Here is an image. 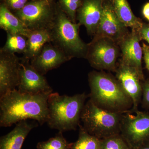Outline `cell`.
Listing matches in <instances>:
<instances>
[{
  "label": "cell",
  "instance_id": "cell-12",
  "mask_svg": "<svg viewBox=\"0 0 149 149\" xmlns=\"http://www.w3.org/2000/svg\"><path fill=\"white\" fill-rule=\"evenodd\" d=\"M115 72L116 77L133 102L131 111H137L143 93L141 78L138 72L121 60L118 66L117 65Z\"/></svg>",
  "mask_w": 149,
  "mask_h": 149
},
{
  "label": "cell",
  "instance_id": "cell-19",
  "mask_svg": "<svg viewBox=\"0 0 149 149\" xmlns=\"http://www.w3.org/2000/svg\"><path fill=\"white\" fill-rule=\"evenodd\" d=\"M111 3L118 17L126 27L140 30L143 23L134 15L127 0H112Z\"/></svg>",
  "mask_w": 149,
  "mask_h": 149
},
{
  "label": "cell",
  "instance_id": "cell-15",
  "mask_svg": "<svg viewBox=\"0 0 149 149\" xmlns=\"http://www.w3.org/2000/svg\"><path fill=\"white\" fill-rule=\"evenodd\" d=\"M104 0H83L77 10L76 19L89 35L95 36L100 22Z\"/></svg>",
  "mask_w": 149,
  "mask_h": 149
},
{
  "label": "cell",
  "instance_id": "cell-3",
  "mask_svg": "<svg viewBox=\"0 0 149 149\" xmlns=\"http://www.w3.org/2000/svg\"><path fill=\"white\" fill-rule=\"evenodd\" d=\"M88 97L85 93L72 96L51 93L47 102L48 126L61 132L76 130Z\"/></svg>",
  "mask_w": 149,
  "mask_h": 149
},
{
  "label": "cell",
  "instance_id": "cell-5",
  "mask_svg": "<svg viewBox=\"0 0 149 149\" xmlns=\"http://www.w3.org/2000/svg\"><path fill=\"white\" fill-rule=\"evenodd\" d=\"M123 113L104 109L89 100L84 105L80 120L87 132L102 139L120 134Z\"/></svg>",
  "mask_w": 149,
  "mask_h": 149
},
{
  "label": "cell",
  "instance_id": "cell-16",
  "mask_svg": "<svg viewBox=\"0 0 149 149\" xmlns=\"http://www.w3.org/2000/svg\"><path fill=\"white\" fill-rule=\"evenodd\" d=\"M36 122L23 120L17 123L13 130L0 139V149H21L24 140L29 132L37 127Z\"/></svg>",
  "mask_w": 149,
  "mask_h": 149
},
{
  "label": "cell",
  "instance_id": "cell-1",
  "mask_svg": "<svg viewBox=\"0 0 149 149\" xmlns=\"http://www.w3.org/2000/svg\"><path fill=\"white\" fill-rule=\"evenodd\" d=\"M50 94H25L16 89L0 97V126L10 127L28 119L36 120L41 125L47 123Z\"/></svg>",
  "mask_w": 149,
  "mask_h": 149
},
{
  "label": "cell",
  "instance_id": "cell-18",
  "mask_svg": "<svg viewBox=\"0 0 149 149\" xmlns=\"http://www.w3.org/2000/svg\"><path fill=\"white\" fill-rule=\"evenodd\" d=\"M0 27L7 33L19 34L27 37L30 30L4 4L0 6Z\"/></svg>",
  "mask_w": 149,
  "mask_h": 149
},
{
  "label": "cell",
  "instance_id": "cell-17",
  "mask_svg": "<svg viewBox=\"0 0 149 149\" xmlns=\"http://www.w3.org/2000/svg\"><path fill=\"white\" fill-rule=\"evenodd\" d=\"M27 38V48L22 58L29 61L40 53L46 44L52 42L49 29L30 30Z\"/></svg>",
  "mask_w": 149,
  "mask_h": 149
},
{
  "label": "cell",
  "instance_id": "cell-13",
  "mask_svg": "<svg viewBox=\"0 0 149 149\" xmlns=\"http://www.w3.org/2000/svg\"><path fill=\"white\" fill-rule=\"evenodd\" d=\"M141 38L138 30L132 29L118 44L122 52V61L125 64L134 68L141 80H144L142 66L143 48L140 45Z\"/></svg>",
  "mask_w": 149,
  "mask_h": 149
},
{
  "label": "cell",
  "instance_id": "cell-25",
  "mask_svg": "<svg viewBox=\"0 0 149 149\" xmlns=\"http://www.w3.org/2000/svg\"><path fill=\"white\" fill-rule=\"evenodd\" d=\"M31 0H4L3 4L14 12L22 9Z\"/></svg>",
  "mask_w": 149,
  "mask_h": 149
},
{
  "label": "cell",
  "instance_id": "cell-20",
  "mask_svg": "<svg viewBox=\"0 0 149 149\" xmlns=\"http://www.w3.org/2000/svg\"><path fill=\"white\" fill-rule=\"evenodd\" d=\"M27 37L23 35L7 33L6 41L0 52L23 54L27 48Z\"/></svg>",
  "mask_w": 149,
  "mask_h": 149
},
{
  "label": "cell",
  "instance_id": "cell-2",
  "mask_svg": "<svg viewBox=\"0 0 149 149\" xmlns=\"http://www.w3.org/2000/svg\"><path fill=\"white\" fill-rule=\"evenodd\" d=\"M90 100L98 107L110 111L124 113L133 107L132 100L116 77L104 72L93 71L88 74Z\"/></svg>",
  "mask_w": 149,
  "mask_h": 149
},
{
  "label": "cell",
  "instance_id": "cell-23",
  "mask_svg": "<svg viewBox=\"0 0 149 149\" xmlns=\"http://www.w3.org/2000/svg\"><path fill=\"white\" fill-rule=\"evenodd\" d=\"M100 149H132L119 134L101 139Z\"/></svg>",
  "mask_w": 149,
  "mask_h": 149
},
{
  "label": "cell",
  "instance_id": "cell-11",
  "mask_svg": "<svg viewBox=\"0 0 149 149\" xmlns=\"http://www.w3.org/2000/svg\"><path fill=\"white\" fill-rule=\"evenodd\" d=\"M20 61L15 54L0 52V97L17 88Z\"/></svg>",
  "mask_w": 149,
  "mask_h": 149
},
{
  "label": "cell",
  "instance_id": "cell-29",
  "mask_svg": "<svg viewBox=\"0 0 149 149\" xmlns=\"http://www.w3.org/2000/svg\"><path fill=\"white\" fill-rule=\"evenodd\" d=\"M142 13L144 17L149 21V2L146 3L144 5L143 7Z\"/></svg>",
  "mask_w": 149,
  "mask_h": 149
},
{
  "label": "cell",
  "instance_id": "cell-30",
  "mask_svg": "<svg viewBox=\"0 0 149 149\" xmlns=\"http://www.w3.org/2000/svg\"><path fill=\"white\" fill-rule=\"evenodd\" d=\"M137 149H149V144H146L145 143L139 147Z\"/></svg>",
  "mask_w": 149,
  "mask_h": 149
},
{
  "label": "cell",
  "instance_id": "cell-22",
  "mask_svg": "<svg viewBox=\"0 0 149 149\" xmlns=\"http://www.w3.org/2000/svg\"><path fill=\"white\" fill-rule=\"evenodd\" d=\"M72 143H70L59 132L53 138L47 141L40 142L37 145V149H71Z\"/></svg>",
  "mask_w": 149,
  "mask_h": 149
},
{
  "label": "cell",
  "instance_id": "cell-4",
  "mask_svg": "<svg viewBox=\"0 0 149 149\" xmlns=\"http://www.w3.org/2000/svg\"><path fill=\"white\" fill-rule=\"evenodd\" d=\"M79 23L71 19L56 5L54 19L50 28L52 44L59 48L71 59L73 57H85L88 45L80 39L79 35Z\"/></svg>",
  "mask_w": 149,
  "mask_h": 149
},
{
  "label": "cell",
  "instance_id": "cell-27",
  "mask_svg": "<svg viewBox=\"0 0 149 149\" xmlns=\"http://www.w3.org/2000/svg\"><path fill=\"white\" fill-rule=\"evenodd\" d=\"M139 32L141 40H146L149 44V24L143 23Z\"/></svg>",
  "mask_w": 149,
  "mask_h": 149
},
{
  "label": "cell",
  "instance_id": "cell-9",
  "mask_svg": "<svg viewBox=\"0 0 149 149\" xmlns=\"http://www.w3.org/2000/svg\"><path fill=\"white\" fill-rule=\"evenodd\" d=\"M17 89L20 93L32 95L53 92L44 74L36 70L29 61L23 58L20 61L19 82Z\"/></svg>",
  "mask_w": 149,
  "mask_h": 149
},
{
  "label": "cell",
  "instance_id": "cell-8",
  "mask_svg": "<svg viewBox=\"0 0 149 149\" xmlns=\"http://www.w3.org/2000/svg\"><path fill=\"white\" fill-rule=\"evenodd\" d=\"M119 54V48L114 41L105 37L94 38L88 45L85 58L96 69L115 71Z\"/></svg>",
  "mask_w": 149,
  "mask_h": 149
},
{
  "label": "cell",
  "instance_id": "cell-10",
  "mask_svg": "<svg viewBox=\"0 0 149 149\" xmlns=\"http://www.w3.org/2000/svg\"><path fill=\"white\" fill-rule=\"evenodd\" d=\"M129 33L115 12L112 3L104 1L101 19L94 38H109L118 45Z\"/></svg>",
  "mask_w": 149,
  "mask_h": 149
},
{
  "label": "cell",
  "instance_id": "cell-7",
  "mask_svg": "<svg viewBox=\"0 0 149 149\" xmlns=\"http://www.w3.org/2000/svg\"><path fill=\"white\" fill-rule=\"evenodd\" d=\"M120 133L131 149H138L149 139V113L138 110L123 113Z\"/></svg>",
  "mask_w": 149,
  "mask_h": 149
},
{
  "label": "cell",
  "instance_id": "cell-28",
  "mask_svg": "<svg viewBox=\"0 0 149 149\" xmlns=\"http://www.w3.org/2000/svg\"><path fill=\"white\" fill-rule=\"evenodd\" d=\"M143 54L144 55V59L146 63L147 69L149 71V47L146 44H143Z\"/></svg>",
  "mask_w": 149,
  "mask_h": 149
},
{
  "label": "cell",
  "instance_id": "cell-24",
  "mask_svg": "<svg viewBox=\"0 0 149 149\" xmlns=\"http://www.w3.org/2000/svg\"><path fill=\"white\" fill-rule=\"evenodd\" d=\"M83 1V0H58V5L72 22L76 23L77 10Z\"/></svg>",
  "mask_w": 149,
  "mask_h": 149
},
{
  "label": "cell",
  "instance_id": "cell-21",
  "mask_svg": "<svg viewBox=\"0 0 149 149\" xmlns=\"http://www.w3.org/2000/svg\"><path fill=\"white\" fill-rule=\"evenodd\" d=\"M79 127L78 139L72 143L71 149H100L101 139L89 134L80 123Z\"/></svg>",
  "mask_w": 149,
  "mask_h": 149
},
{
  "label": "cell",
  "instance_id": "cell-14",
  "mask_svg": "<svg viewBox=\"0 0 149 149\" xmlns=\"http://www.w3.org/2000/svg\"><path fill=\"white\" fill-rule=\"evenodd\" d=\"M70 59L59 48L52 43H49L30 62L36 70L45 75Z\"/></svg>",
  "mask_w": 149,
  "mask_h": 149
},
{
  "label": "cell",
  "instance_id": "cell-26",
  "mask_svg": "<svg viewBox=\"0 0 149 149\" xmlns=\"http://www.w3.org/2000/svg\"><path fill=\"white\" fill-rule=\"evenodd\" d=\"M142 85L143 106L144 107L149 108V79L145 81Z\"/></svg>",
  "mask_w": 149,
  "mask_h": 149
},
{
  "label": "cell",
  "instance_id": "cell-6",
  "mask_svg": "<svg viewBox=\"0 0 149 149\" xmlns=\"http://www.w3.org/2000/svg\"><path fill=\"white\" fill-rule=\"evenodd\" d=\"M56 12L52 0H31L14 14L29 30L49 29Z\"/></svg>",
  "mask_w": 149,
  "mask_h": 149
}]
</instances>
